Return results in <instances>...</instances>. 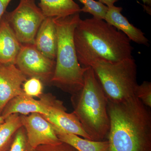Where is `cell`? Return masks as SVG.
I'll list each match as a JSON object with an SVG mask.
<instances>
[{
    "mask_svg": "<svg viewBox=\"0 0 151 151\" xmlns=\"http://www.w3.org/2000/svg\"><path fill=\"white\" fill-rule=\"evenodd\" d=\"M108 151H151V113L137 96L108 100Z\"/></svg>",
    "mask_w": 151,
    "mask_h": 151,
    "instance_id": "cell-1",
    "label": "cell"
},
{
    "mask_svg": "<svg viewBox=\"0 0 151 151\" xmlns=\"http://www.w3.org/2000/svg\"><path fill=\"white\" fill-rule=\"evenodd\" d=\"M73 40L78 62L83 67L97 60L116 63L133 58L131 41L104 20L80 19Z\"/></svg>",
    "mask_w": 151,
    "mask_h": 151,
    "instance_id": "cell-2",
    "label": "cell"
},
{
    "mask_svg": "<svg viewBox=\"0 0 151 151\" xmlns=\"http://www.w3.org/2000/svg\"><path fill=\"white\" fill-rule=\"evenodd\" d=\"M71 102L73 113L92 140H103L110 129L108 99L90 66L84 73V86L72 94Z\"/></svg>",
    "mask_w": 151,
    "mask_h": 151,
    "instance_id": "cell-3",
    "label": "cell"
},
{
    "mask_svg": "<svg viewBox=\"0 0 151 151\" xmlns=\"http://www.w3.org/2000/svg\"><path fill=\"white\" fill-rule=\"evenodd\" d=\"M79 13L62 18H53L57 34V49L54 75L51 84L73 94L84 84L87 67H83L77 58L73 34L80 19Z\"/></svg>",
    "mask_w": 151,
    "mask_h": 151,
    "instance_id": "cell-4",
    "label": "cell"
},
{
    "mask_svg": "<svg viewBox=\"0 0 151 151\" xmlns=\"http://www.w3.org/2000/svg\"><path fill=\"white\" fill-rule=\"evenodd\" d=\"M108 100L121 102L135 96L138 86L133 58L116 63L97 60L89 63Z\"/></svg>",
    "mask_w": 151,
    "mask_h": 151,
    "instance_id": "cell-5",
    "label": "cell"
},
{
    "mask_svg": "<svg viewBox=\"0 0 151 151\" xmlns=\"http://www.w3.org/2000/svg\"><path fill=\"white\" fill-rule=\"evenodd\" d=\"M4 15L22 45H34L38 30L45 18L35 0H20L16 8L6 12Z\"/></svg>",
    "mask_w": 151,
    "mask_h": 151,
    "instance_id": "cell-6",
    "label": "cell"
},
{
    "mask_svg": "<svg viewBox=\"0 0 151 151\" xmlns=\"http://www.w3.org/2000/svg\"><path fill=\"white\" fill-rule=\"evenodd\" d=\"M15 65L27 77L36 78L45 84H51L55 60L45 56L33 44L22 45Z\"/></svg>",
    "mask_w": 151,
    "mask_h": 151,
    "instance_id": "cell-7",
    "label": "cell"
},
{
    "mask_svg": "<svg viewBox=\"0 0 151 151\" xmlns=\"http://www.w3.org/2000/svg\"><path fill=\"white\" fill-rule=\"evenodd\" d=\"M21 119L29 143L33 149L42 145H56L61 142L52 125L41 114L32 113L27 116L21 115Z\"/></svg>",
    "mask_w": 151,
    "mask_h": 151,
    "instance_id": "cell-8",
    "label": "cell"
},
{
    "mask_svg": "<svg viewBox=\"0 0 151 151\" xmlns=\"http://www.w3.org/2000/svg\"><path fill=\"white\" fill-rule=\"evenodd\" d=\"M45 95L48 106V113L46 116L42 115L45 119L65 132L92 140L74 113H66V108L62 101L57 99L52 94H45Z\"/></svg>",
    "mask_w": 151,
    "mask_h": 151,
    "instance_id": "cell-9",
    "label": "cell"
},
{
    "mask_svg": "<svg viewBox=\"0 0 151 151\" xmlns=\"http://www.w3.org/2000/svg\"><path fill=\"white\" fill-rule=\"evenodd\" d=\"M27 78L15 64H0V116L11 100L24 93L22 85Z\"/></svg>",
    "mask_w": 151,
    "mask_h": 151,
    "instance_id": "cell-10",
    "label": "cell"
},
{
    "mask_svg": "<svg viewBox=\"0 0 151 151\" xmlns=\"http://www.w3.org/2000/svg\"><path fill=\"white\" fill-rule=\"evenodd\" d=\"M39 99L35 100L24 93L18 95L7 103L1 116L5 119L13 114L27 116L32 113H40L46 116L48 113V106L45 94H42Z\"/></svg>",
    "mask_w": 151,
    "mask_h": 151,
    "instance_id": "cell-11",
    "label": "cell"
},
{
    "mask_svg": "<svg viewBox=\"0 0 151 151\" xmlns=\"http://www.w3.org/2000/svg\"><path fill=\"white\" fill-rule=\"evenodd\" d=\"M22 45L3 16L0 22V64H15Z\"/></svg>",
    "mask_w": 151,
    "mask_h": 151,
    "instance_id": "cell-12",
    "label": "cell"
},
{
    "mask_svg": "<svg viewBox=\"0 0 151 151\" xmlns=\"http://www.w3.org/2000/svg\"><path fill=\"white\" fill-rule=\"evenodd\" d=\"M122 10L121 7L114 5L109 7L104 20L122 32L130 40L138 44L147 45L149 41L144 33L130 23L121 13Z\"/></svg>",
    "mask_w": 151,
    "mask_h": 151,
    "instance_id": "cell-13",
    "label": "cell"
},
{
    "mask_svg": "<svg viewBox=\"0 0 151 151\" xmlns=\"http://www.w3.org/2000/svg\"><path fill=\"white\" fill-rule=\"evenodd\" d=\"M57 34L52 17H45L39 29L34 45L45 56L55 60Z\"/></svg>",
    "mask_w": 151,
    "mask_h": 151,
    "instance_id": "cell-14",
    "label": "cell"
},
{
    "mask_svg": "<svg viewBox=\"0 0 151 151\" xmlns=\"http://www.w3.org/2000/svg\"><path fill=\"white\" fill-rule=\"evenodd\" d=\"M52 125L60 140L70 145L78 151L108 150L109 145L108 141H94L82 139L77 135L65 132L58 127Z\"/></svg>",
    "mask_w": 151,
    "mask_h": 151,
    "instance_id": "cell-15",
    "label": "cell"
},
{
    "mask_svg": "<svg viewBox=\"0 0 151 151\" xmlns=\"http://www.w3.org/2000/svg\"><path fill=\"white\" fill-rule=\"evenodd\" d=\"M38 7L45 17H65L81 12L73 0H40Z\"/></svg>",
    "mask_w": 151,
    "mask_h": 151,
    "instance_id": "cell-16",
    "label": "cell"
},
{
    "mask_svg": "<svg viewBox=\"0 0 151 151\" xmlns=\"http://www.w3.org/2000/svg\"><path fill=\"white\" fill-rule=\"evenodd\" d=\"M22 127L21 115L13 114L0 124V151H9L18 130Z\"/></svg>",
    "mask_w": 151,
    "mask_h": 151,
    "instance_id": "cell-17",
    "label": "cell"
},
{
    "mask_svg": "<svg viewBox=\"0 0 151 151\" xmlns=\"http://www.w3.org/2000/svg\"><path fill=\"white\" fill-rule=\"evenodd\" d=\"M84 5L81 9V12L88 13L93 15V17L105 20L108 7L100 1L94 0H78Z\"/></svg>",
    "mask_w": 151,
    "mask_h": 151,
    "instance_id": "cell-18",
    "label": "cell"
},
{
    "mask_svg": "<svg viewBox=\"0 0 151 151\" xmlns=\"http://www.w3.org/2000/svg\"><path fill=\"white\" fill-rule=\"evenodd\" d=\"M29 143L25 129L21 127L17 131L9 151H34Z\"/></svg>",
    "mask_w": 151,
    "mask_h": 151,
    "instance_id": "cell-19",
    "label": "cell"
},
{
    "mask_svg": "<svg viewBox=\"0 0 151 151\" xmlns=\"http://www.w3.org/2000/svg\"><path fill=\"white\" fill-rule=\"evenodd\" d=\"M43 83L38 78H31L26 80L22 85L24 94L32 97H40L43 94Z\"/></svg>",
    "mask_w": 151,
    "mask_h": 151,
    "instance_id": "cell-20",
    "label": "cell"
},
{
    "mask_svg": "<svg viewBox=\"0 0 151 151\" xmlns=\"http://www.w3.org/2000/svg\"><path fill=\"white\" fill-rule=\"evenodd\" d=\"M135 95L147 107L151 108V83L144 81L138 85L135 91Z\"/></svg>",
    "mask_w": 151,
    "mask_h": 151,
    "instance_id": "cell-21",
    "label": "cell"
},
{
    "mask_svg": "<svg viewBox=\"0 0 151 151\" xmlns=\"http://www.w3.org/2000/svg\"><path fill=\"white\" fill-rule=\"evenodd\" d=\"M34 151H78L67 143L61 142L56 145H42L35 149Z\"/></svg>",
    "mask_w": 151,
    "mask_h": 151,
    "instance_id": "cell-22",
    "label": "cell"
},
{
    "mask_svg": "<svg viewBox=\"0 0 151 151\" xmlns=\"http://www.w3.org/2000/svg\"><path fill=\"white\" fill-rule=\"evenodd\" d=\"M12 0H0V22L4 14L6 12V9Z\"/></svg>",
    "mask_w": 151,
    "mask_h": 151,
    "instance_id": "cell-23",
    "label": "cell"
},
{
    "mask_svg": "<svg viewBox=\"0 0 151 151\" xmlns=\"http://www.w3.org/2000/svg\"><path fill=\"white\" fill-rule=\"evenodd\" d=\"M119 0H99V1L103 3L108 7L114 5V4Z\"/></svg>",
    "mask_w": 151,
    "mask_h": 151,
    "instance_id": "cell-24",
    "label": "cell"
},
{
    "mask_svg": "<svg viewBox=\"0 0 151 151\" xmlns=\"http://www.w3.org/2000/svg\"><path fill=\"white\" fill-rule=\"evenodd\" d=\"M142 1L146 5L148 6L149 7H151V0H142Z\"/></svg>",
    "mask_w": 151,
    "mask_h": 151,
    "instance_id": "cell-25",
    "label": "cell"
},
{
    "mask_svg": "<svg viewBox=\"0 0 151 151\" xmlns=\"http://www.w3.org/2000/svg\"><path fill=\"white\" fill-rule=\"evenodd\" d=\"M5 119L2 116H0V124H2L4 122Z\"/></svg>",
    "mask_w": 151,
    "mask_h": 151,
    "instance_id": "cell-26",
    "label": "cell"
}]
</instances>
